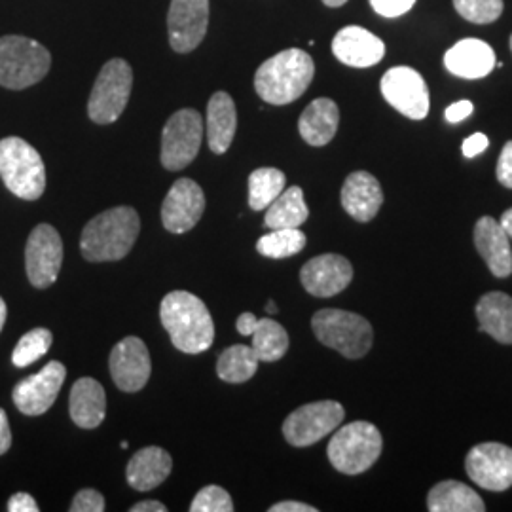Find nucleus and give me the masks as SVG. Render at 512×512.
I'll return each instance as SVG.
<instances>
[{
  "label": "nucleus",
  "instance_id": "obj_1",
  "mask_svg": "<svg viewBox=\"0 0 512 512\" xmlns=\"http://www.w3.org/2000/svg\"><path fill=\"white\" fill-rule=\"evenodd\" d=\"M162 325L173 346L190 355H198L213 346L215 323L202 298L186 291L165 294L160 306Z\"/></svg>",
  "mask_w": 512,
  "mask_h": 512
},
{
  "label": "nucleus",
  "instance_id": "obj_2",
  "mask_svg": "<svg viewBox=\"0 0 512 512\" xmlns=\"http://www.w3.org/2000/svg\"><path fill=\"white\" fill-rule=\"evenodd\" d=\"M141 232L133 207H114L93 217L82 230L80 251L88 262H116L129 255Z\"/></svg>",
  "mask_w": 512,
  "mask_h": 512
},
{
  "label": "nucleus",
  "instance_id": "obj_3",
  "mask_svg": "<svg viewBox=\"0 0 512 512\" xmlns=\"http://www.w3.org/2000/svg\"><path fill=\"white\" fill-rule=\"evenodd\" d=\"M315 63L304 50L291 48L266 59L255 74L258 97L275 107L289 105L310 88Z\"/></svg>",
  "mask_w": 512,
  "mask_h": 512
},
{
  "label": "nucleus",
  "instance_id": "obj_4",
  "mask_svg": "<svg viewBox=\"0 0 512 512\" xmlns=\"http://www.w3.org/2000/svg\"><path fill=\"white\" fill-rule=\"evenodd\" d=\"M0 179L25 202H35L46 190V167L42 156L21 137L0 141Z\"/></svg>",
  "mask_w": 512,
  "mask_h": 512
},
{
  "label": "nucleus",
  "instance_id": "obj_5",
  "mask_svg": "<svg viewBox=\"0 0 512 512\" xmlns=\"http://www.w3.org/2000/svg\"><path fill=\"white\" fill-rule=\"evenodd\" d=\"M382 448L384 440L376 425L353 421L332 435L327 456L342 475H361L382 456Z\"/></svg>",
  "mask_w": 512,
  "mask_h": 512
},
{
  "label": "nucleus",
  "instance_id": "obj_6",
  "mask_svg": "<svg viewBox=\"0 0 512 512\" xmlns=\"http://www.w3.org/2000/svg\"><path fill=\"white\" fill-rule=\"evenodd\" d=\"M52 67V55L33 38H0V86L25 90L38 84Z\"/></svg>",
  "mask_w": 512,
  "mask_h": 512
},
{
  "label": "nucleus",
  "instance_id": "obj_7",
  "mask_svg": "<svg viewBox=\"0 0 512 512\" xmlns=\"http://www.w3.org/2000/svg\"><path fill=\"white\" fill-rule=\"evenodd\" d=\"M317 340L348 359H361L374 344V330L363 315L344 310L317 311L311 319Z\"/></svg>",
  "mask_w": 512,
  "mask_h": 512
},
{
  "label": "nucleus",
  "instance_id": "obj_8",
  "mask_svg": "<svg viewBox=\"0 0 512 512\" xmlns=\"http://www.w3.org/2000/svg\"><path fill=\"white\" fill-rule=\"evenodd\" d=\"M133 86V71L128 61L114 57L105 63L93 84L88 101V114L95 124L107 126L116 122L126 110Z\"/></svg>",
  "mask_w": 512,
  "mask_h": 512
},
{
  "label": "nucleus",
  "instance_id": "obj_9",
  "mask_svg": "<svg viewBox=\"0 0 512 512\" xmlns=\"http://www.w3.org/2000/svg\"><path fill=\"white\" fill-rule=\"evenodd\" d=\"M203 141V118L198 110H177L162 133V165L167 171H181L192 164Z\"/></svg>",
  "mask_w": 512,
  "mask_h": 512
},
{
  "label": "nucleus",
  "instance_id": "obj_10",
  "mask_svg": "<svg viewBox=\"0 0 512 512\" xmlns=\"http://www.w3.org/2000/svg\"><path fill=\"white\" fill-rule=\"evenodd\" d=\"M344 418L346 410L336 401L304 404L289 414L283 423V435L296 448H306L336 431Z\"/></svg>",
  "mask_w": 512,
  "mask_h": 512
},
{
  "label": "nucleus",
  "instance_id": "obj_11",
  "mask_svg": "<svg viewBox=\"0 0 512 512\" xmlns=\"http://www.w3.org/2000/svg\"><path fill=\"white\" fill-rule=\"evenodd\" d=\"M63 264V241L50 224H38L25 247V270L33 287L48 289L57 281Z\"/></svg>",
  "mask_w": 512,
  "mask_h": 512
},
{
  "label": "nucleus",
  "instance_id": "obj_12",
  "mask_svg": "<svg viewBox=\"0 0 512 512\" xmlns=\"http://www.w3.org/2000/svg\"><path fill=\"white\" fill-rule=\"evenodd\" d=\"M382 95L395 110L410 120H423L429 114V88L412 67H393L382 78Z\"/></svg>",
  "mask_w": 512,
  "mask_h": 512
},
{
  "label": "nucleus",
  "instance_id": "obj_13",
  "mask_svg": "<svg viewBox=\"0 0 512 512\" xmlns=\"http://www.w3.org/2000/svg\"><path fill=\"white\" fill-rule=\"evenodd\" d=\"M465 471L476 486L505 492L512 486V448L501 442H482L465 458Z\"/></svg>",
  "mask_w": 512,
  "mask_h": 512
},
{
  "label": "nucleus",
  "instance_id": "obj_14",
  "mask_svg": "<svg viewBox=\"0 0 512 512\" xmlns=\"http://www.w3.org/2000/svg\"><path fill=\"white\" fill-rule=\"evenodd\" d=\"M67 368L59 361H52L40 372L21 380L14 391L12 399L21 414L25 416H42L46 414L65 384Z\"/></svg>",
  "mask_w": 512,
  "mask_h": 512
},
{
  "label": "nucleus",
  "instance_id": "obj_15",
  "mask_svg": "<svg viewBox=\"0 0 512 512\" xmlns=\"http://www.w3.org/2000/svg\"><path fill=\"white\" fill-rule=\"evenodd\" d=\"M209 25V0H171L167 14L169 44L179 54H190L202 44Z\"/></svg>",
  "mask_w": 512,
  "mask_h": 512
},
{
  "label": "nucleus",
  "instance_id": "obj_16",
  "mask_svg": "<svg viewBox=\"0 0 512 512\" xmlns=\"http://www.w3.org/2000/svg\"><path fill=\"white\" fill-rule=\"evenodd\" d=\"M109 366L114 384L124 393L141 391L152 372L148 348L137 336H128L112 348Z\"/></svg>",
  "mask_w": 512,
  "mask_h": 512
},
{
  "label": "nucleus",
  "instance_id": "obj_17",
  "mask_svg": "<svg viewBox=\"0 0 512 512\" xmlns=\"http://www.w3.org/2000/svg\"><path fill=\"white\" fill-rule=\"evenodd\" d=\"M205 211V194L202 186L192 179H179L169 188L162 205V222L165 230L173 234L190 232Z\"/></svg>",
  "mask_w": 512,
  "mask_h": 512
},
{
  "label": "nucleus",
  "instance_id": "obj_18",
  "mask_svg": "<svg viewBox=\"0 0 512 512\" xmlns=\"http://www.w3.org/2000/svg\"><path fill=\"white\" fill-rule=\"evenodd\" d=\"M353 279V266L348 258L340 255L315 256L300 270L304 289L317 298H330L348 289Z\"/></svg>",
  "mask_w": 512,
  "mask_h": 512
},
{
  "label": "nucleus",
  "instance_id": "obj_19",
  "mask_svg": "<svg viewBox=\"0 0 512 512\" xmlns=\"http://www.w3.org/2000/svg\"><path fill=\"white\" fill-rule=\"evenodd\" d=\"M332 54L348 67L366 69L384 59L385 44L382 38L372 35L363 27L349 25L336 33L332 40Z\"/></svg>",
  "mask_w": 512,
  "mask_h": 512
},
{
  "label": "nucleus",
  "instance_id": "obj_20",
  "mask_svg": "<svg viewBox=\"0 0 512 512\" xmlns=\"http://www.w3.org/2000/svg\"><path fill=\"white\" fill-rule=\"evenodd\" d=\"M342 207L351 219L370 222L378 215L384 192L378 179L366 171H353L342 186Z\"/></svg>",
  "mask_w": 512,
  "mask_h": 512
},
{
  "label": "nucleus",
  "instance_id": "obj_21",
  "mask_svg": "<svg viewBox=\"0 0 512 512\" xmlns=\"http://www.w3.org/2000/svg\"><path fill=\"white\" fill-rule=\"evenodd\" d=\"M475 247L495 277L512 274V247L507 232L494 217H482L475 226Z\"/></svg>",
  "mask_w": 512,
  "mask_h": 512
},
{
  "label": "nucleus",
  "instance_id": "obj_22",
  "mask_svg": "<svg viewBox=\"0 0 512 512\" xmlns=\"http://www.w3.org/2000/svg\"><path fill=\"white\" fill-rule=\"evenodd\" d=\"M444 65L450 73L459 78H467V80L484 78L494 71V50L484 40L463 38L446 52Z\"/></svg>",
  "mask_w": 512,
  "mask_h": 512
},
{
  "label": "nucleus",
  "instance_id": "obj_23",
  "mask_svg": "<svg viewBox=\"0 0 512 512\" xmlns=\"http://www.w3.org/2000/svg\"><path fill=\"white\" fill-rule=\"evenodd\" d=\"M173 459L160 446H147L129 459L128 484L137 492H150L164 484L171 475Z\"/></svg>",
  "mask_w": 512,
  "mask_h": 512
},
{
  "label": "nucleus",
  "instance_id": "obj_24",
  "mask_svg": "<svg viewBox=\"0 0 512 512\" xmlns=\"http://www.w3.org/2000/svg\"><path fill=\"white\" fill-rule=\"evenodd\" d=\"M340 124V109L329 97L311 101L298 120V131L311 147H325L334 139Z\"/></svg>",
  "mask_w": 512,
  "mask_h": 512
},
{
  "label": "nucleus",
  "instance_id": "obj_25",
  "mask_svg": "<svg viewBox=\"0 0 512 512\" xmlns=\"http://www.w3.org/2000/svg\"><path fill=\"white\" fill-rule=\"evenodd\" d=\"M69 412L78 427L82 429L99 427L107 414V395L103 385L93 378L76 380L71 389Z\"/></svg>",
  "mask_w": 512,
  "mask_h": 512
},
{
  "label": "nucleus",
  "instance_id": "obj_26",
  "mask_svg": "<svg viewBox=\"0 0 512 512\" xmlns=\"http://www.w3.org/2000/svg\"><path fill=\"white\" fill-rule=\"evenodd\" d=\"M238 129V110L226 92H217L207 105V143L215 154H224Z\"/></svg>",
  "mask_w": 512,
  "mask_h": 512
},
{
  "label": "nucleus",
  "instance_id": "obj_27",
  "mask_svg": "<svg viewBox=\"0 0 512 512\" xmlns=\"http://www.w3.org/2000/svg\"><path fill=\"white\" fill-rule=\"evenodd\" d=\"M480 330L499 344H512V296L499 291L486 293L476 304Z\"/></svg>",
  "mask_w": 512,
  "mask_h": 512
},
{
  "label": "nucleus",
  "instance_id": "obj_28",
  "mask_svg": "<svg viewBox=\"0 0 512 512\" xmlns=\"http://www.w3.org/2000/svg\"><path fill=\"white\" fill-rule=\"evenodd\" d=\"M427 509L431 512H484L486 505L467 484L444 480L431 488L427 495Z\"/></svg>",
  "mask_w": 512,
  "mask_h": 512
},
{
  "label": "nucleus",
  "instance_id": "obj_29",
  "mask_svg": "<svg viewBox=\"0 0 512 512\" xmlns=\"http://www.w3.org/2000/svg\"><path fill=\"white\" fill-rule=\"evenodd\" d=\"M310 217V209L304 200L300 186H291L281 192V196L266 209L264 226L268 230L279 228H300Z\"/></svg>",
  "mask_w": 512,
  "mask_h": 512
},
{
  "label": "nucleus",
  "instance_id": "obj_30",
  "mask_svg": "<svg viewBox=\"0 0 512 512\" xmlns=\"http://www.w3.org/2000/svg\"><path fill=\"white\" fill-rule=\"evenodd\" d=\"M258 363L260 361L253 348L236 344L220 353L217 376L226 384H245L255 376Z\"/></svg>",
  "mask_w": 512,
  "mask_h": 512
},
{
  "label": "nucleus",
  "instance_id": "obj_31",
  "mask_svg": "<svg viewBox=\"0 0 512 512\" xmlns=\"http://www.w3.org/2000/svg\"><path fill=\"white\" fill-rule=\"evenodd\" d=\"M251 338H253L251 348L255 351L258 361H264V363H275L283 359L289 349L287 330L281 327V323H277L270 317L258 319Z\"/></svg>",
  "mask_w": 512,
  "mask_h": 512
},
{
  "label": "nucleus",
  "instance_id": "obj_32",
  "mask_svg": "<svg viewBox=\"0 0 512 512\" xmlns=\"http://www.w3.org/2000/svg\"><path fill=\"white\" fill-rule=\"evenodd\" d=\"M285 173L275 167H260L249 175V205L253 211H266L285 190Z\"/></svg>",
  "mask_w": 512,
  "mask_h": 512
},
{
  "label": "nucleus",
  "instance_id": "obj_33",
  "mask_svg": "<svg viewBox=\"0 0 512 512\" xmlns=\"http://www.w3.org/2000/svg\"><path fill=\"white\" fill-rule=\"evenodd\" d=\"M306 236L300 228H279L262 236L256 243V251L266 258L281 260L298 255L306 247Z\"/></svg>",
  "mask_w": 512,
  "mask_h": 512
},
{
  "label": "nucleus",
  "instance_id": "obj_34",
  "mask_svg": "<svg viewBox=\"0 0 512 512\" xmlns=\"http://www.w3.org/2000/svg\"><path fill=\"white\" fill-rule=\"evenodd\" d=\"M54 344V334L48 329H33L21 336L18 346L12 353V363L18 368L37 363Z\"/></svg>",
  "mask_w": 512,
  "mask_h": 512
},
{
  "label": "nucleus",
  "instance_id": "obj_35",
  "mask_svg": "<svg viewBox=\"0 0 512 512\" xmlns=\"http://www.w3.org/2000/svg\"><path fill=\"white\" fill-rule=\"evenodd\" d=\"M459 16L476 25H488L503 14V0H454Z\"/></svg>",
  "mask_w": 512,
  "mask_h": 512
},
{
  "label": "nucleus",
  "instance_id": "obj_36",
  "mask_svg": "<svg viewBox=\"0 0 512 512\" xmlns=\"http://www.w3.org/2000/svg\"><path fill=\"white\" fill-rule=\"evenodd\" d=\"M192 512H232L234 511V501L230 494L220 488V486H205L202 488L192 505H190Z\"/></svg>",
  "mask_w": 512,
  "mask_h": 512
},
{
  "label": "nucleus",
  "instance_id": "obj_37",
  "mask_svg": "<svg viewBox=\"0 0 512 512\" xmlns=\"http://www.w3.org/2000/svg\"><path fill=\"white\" fill-rule=\"evenodd\" d=\"M105 511V497L97 490L86 488L74 495L71 512H103Z\"/></svg>",
  "mask_w": 512,
  "mask_h": 512
},
{
  "label": "nucleus",
  "instance_id": "obj_38",
  "mask_svg": "<svg viewBox=\"0 0 512 512\" xmlns=\"http://www.w3.org/2000/svg\"><path fill=\"white\" fill-rule=\"evenodd\" d=\"M414 4L416 0H370L372 10L384 18H401Z\"/></svg>",
  "mask_w": 512,
  "mask_h": 512
},
{
  "label": "nucleus",
  "instance_id": "obj_39",
  "mask_svg": "<svg viewBox=\"0 0 512 512\" xmlns=\"http://www.w3.org/2000/svg\"><path fill=\"white\" fill-rule=\"evenodd\" d=\"M495 175H497V181L505 188H512V141L505 143V147L501 150L499 162L495 167Z\"/></svg>",
  "mask_w": 512,
  "mask_h": 512
},
{
  "label": "nucleus",
  "instance_id": "obj_40",
  "mask_svg": "<svg viewBox=\"0 0 512 512\" xmlns=\"http://www.w3.org/2000/svg\"><path fill=\"white\" fill-rule=\"evenodd\" d=\"M6 509L10 512H38L37 499L31 494H25V492H19L14 494L8 499V505Z\"/></svg>",
  "mask_w": 512,
  "mask_h": 512
},
{
  "label": "nucleus",
  "instance_id": "obj_41",
  "mask_svg": "<svg viewBox=\"0 0 512 512\" xmlns=\"http://www.w3.org/2000/svg\"><path fill=\"white\" fill-rule=\"evenodd\" d=\"M488 145H490V141L484 133H475V135H471L463 141V156L465 158H475L478 154H482L488 148Z\"/></svg>",
  "mask_w": 512,
  "mask_h": 512
},
{
  "label": "nucleus",
  "instance_id": "obj_42",
  "mask_svg": "<svg viewBox=\"0 0 512 512\" xmlns=\"http://www.w3.org/2000/svg\"><path fill=\"white\" fill-rule=\"evenodd\" d=\"M471 114H473V103L467 101V99L450 105V107L446 109V112H444V116H446V120H448L450 124H459L461 120L469 118Z\"/></svg>",
  "mask_w": 512,
  "mask_h": 512
},
{
  "label": "nucleus",
  "instance_id": "obj_43",
  "mask_svg": "<svg viewBox=\"0 0 512 512\" xmlns=\"http://www.w3.org/2000/svg\"><path fill=\"white\" fill-rule=\"evenodd\" d=\"M12 446V431H10V421L6 412L0 408V456H4Z\"/></svg>",
  "mask_w": 512,
  "mask_h": 512
},
{
  "label": "nucleus",
  "instance_id": "obj_44",
  "mask_svg": "<svg viewBox=\"0 0 512 512\" xmlns=\"http://www.w3.org/2000/svg\"><path fill=\"white\" fill-rule=\"evenodd\" d=\"M270 512H317V509L300 501H281L272 505Z\"/></svg>",
  "mask_w": 512,
  "mask_h": 512
},
{
  "label": "nucleus",
  "instance_id": "obj_45",
  "mask_svg": "<svg viewBox=\"0 0 512 512\" xmlns=\"http://www.w3.org/2000/svg\"><path fill=\"white\" fill-rule=\"evenodd\" d=\"M256 323H258V319H256L255 313L245 311V313L239 315V319L236 321V327H238V332L241 336H251V334L255 332Z\"/></svg>",
  "mask_w": 512,
  "mask_h": 512
},
{
  "label": "nucleus",
  "instance_id": "obj_46",
  "mask_svg": "<svg viewBox=\"0 0 512 512\" xmlns=\"http://www.w3.org/2000/svg\"><path fill=\"white\" fill-rule=\"evenodd\" d=\"M167 507L160 501H141L131 507V512H165Z\"/></svg>",
  "mask_w": 512,
  "mask_h": 512
},
{
  "label": "nucleus",
  "instance_id": "obj_47",
  "mask_svg": "<svg viewBox=\"0 0 512 512\" xmlns=\"http://www.w3.org/2000/svg\"><path fill=\"white\" fill-rule=\"evenodd\" d=\"M499 224H501V228L507 232V236L512 238V209H507V211L501 215Z\"/></svg>",
  "mask_w": 512,
  "mask_h": 512
},
{
  "label": "nucleus",
  "instance_id": "obj_48",
  "mask_svg": "<svg viewBox=\"0 0 512 512\" xmlns=\"http://www.w3.org/2000/svg\"><path fill=\"white\" fill-rule=\"evenodd\" d=\"M6 317H8V308H6V302H4V298L0 296V332H2V329H4Z\"/></svg>",
  "mask_w": 512,
  "mask_h": 512
},
{
  "label": "nucleus",
  "instance_id": "obj_49",
  "mask_svg": "<svg viewBox=\"0 0 512 512\" xmlns=\"http://www.w3.org/2000/svg\"><path fill=\"white\" fill-rule=\"evenodd\" d=\"M327 6L330 8H340V6H344L348 0H323Z\"/></svg>",
  "mask_w": 512,
  "mask_h": 512
},
{
  "label": "nucleus",
  "instance_id": "obj_50",
  "mask_svg": "<svg viewBox=\"0 0 512 512\" xmlns=\"http://www.w3.org/2000/svg\"><path fill=\"white\" fill-rule=\"evenodd\" d=\"M266 311H268V313H277V306H275L274 300H270V302H268V306H266Z\"/></svg>",
  "mask_w": 512,
  "mask_h": 512
},
{
  "label": "nucleus",
  "instance_id": "obj_51",
  "mask_svg": "<svg viewBox=\"0 0 512 512\" xmlns=\"http://www.w3.org/2000/svg\"><path fill=\"white\" fill-rule=\"evenodd\" d=\"M120 446H122V450H126L129 446L128 440H122V444H120Z\"/></svg>",
  "mask_w": 512,
  "mask_h": 512
},
{
  "label": "nucleus",
  "instance_id": "obj_52",
  "mask_svg": "<svg viewBox=\"0 0 512 512\" xmlns=\"http://www.w3.org/2000/svg\"><path fill=\"white\" fill-rule=\"evenodd\" d=\"M511 52H512V37H511Z\"/></svg>",
  "mask_w": 512,
  "mask_h": 512
}]
</instances>
